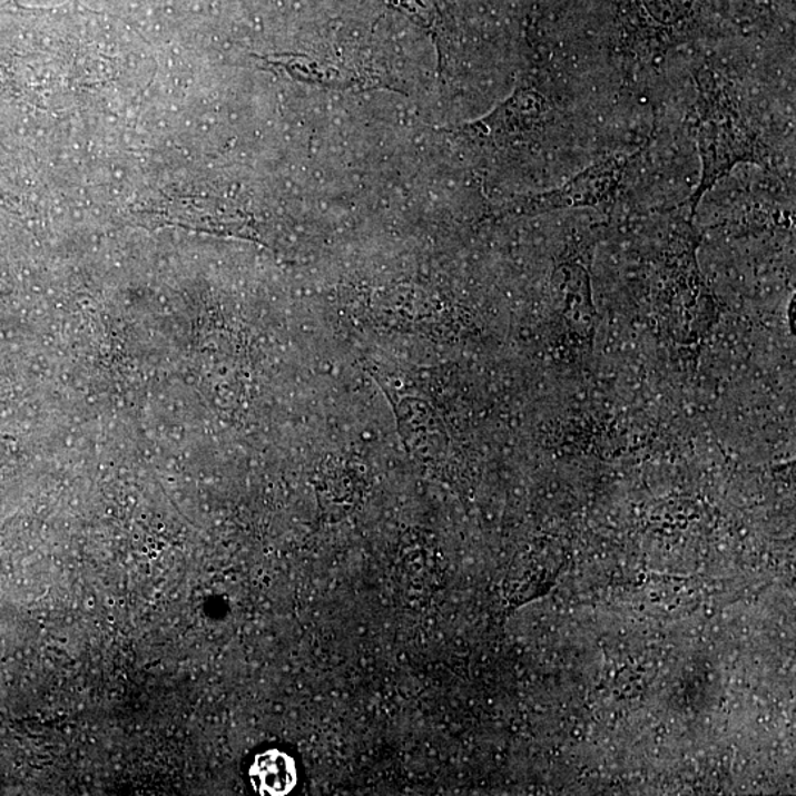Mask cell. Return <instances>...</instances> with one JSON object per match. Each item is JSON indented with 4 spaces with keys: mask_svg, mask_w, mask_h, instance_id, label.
I'll return each instance as SVG.
<instances>
[{
    "mask_svg": "<svg viewBox=\"0 0 796 796\" xmlns=\"http://www.w3.org/2000/svg\"><path fill=\"white\" fill-rule=\"evenodd\" d=\"M249 777L258 794L282 796L297 785V768L289 755L271 749L257 755L249 768Z\"/></svg>",
    "mask_w": 796,
    "mask_h": 796,
    "instance_id": "cell-1",
    "label": "cell"
}]
</instances>
